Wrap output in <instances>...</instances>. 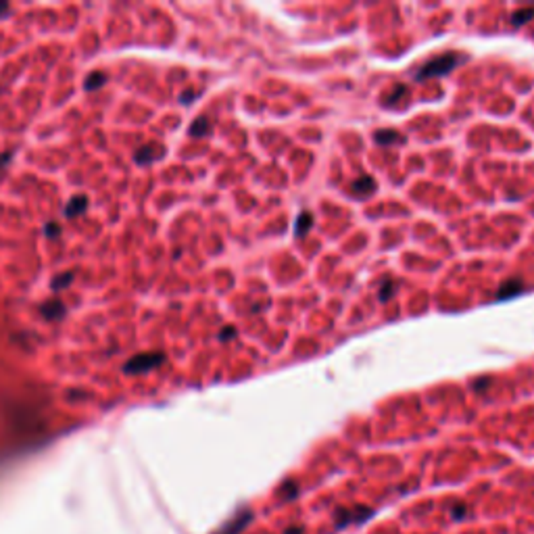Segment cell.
Segmentation results:
<instances>
[{
	"label": "cell",
	"mask_w": 534,
	"mask_h": 534,
	"mask_svg": "<svg viewBox=\"0 0 534 534\" xmlns=\"http://www.w3.org/2000/svg\"><path fill=\"white\" fill-rule=\"evenodd\" d=\"M459 61V56L453 54V52H449V54H441V56H436L432 58V61L426 63L420 71H418V79H424V77H436V75H443V73H449L451 69H453Z\"/></svg>",
	"instance_id": "6da1fadb"
},
{
	"label": "cell",
	"mask_w": 534,
	"mask_h": 534,
	"mask_svg": "<svg viewBox=\"0 0 534 534\" xmlns=\"http://www.w3.org/2000/svg\"><path fill=\"white\" fill-rule=\"evenodd\" d=\"M161 361H163V355H152V353L138 355V357L129 359L125 363V372L127 374H144V372L152 370V367H157Z\"/></svg>",
	"instance_id": "7a4b0ae2"
},
{
	"label": "cell",
	"mask_w": 534,
	"mask_h": 534,
	"mask_svg": "<svg viewBox=\"0 0 534 534\" xmlns=\"http://www.w3.org/2000/svg\"><path fill=\"white\" fill-rule=\"evenodd\" d=\"M353 190L355 192H357L359 196H370L374 190H376V184H374V180L370 175H363V177H359V180H355V184H353Z\"/></svg>",
	"instance_id": "3957f363"
},
{
	"label": "cell",
	"mask_w": 534,
	"mask_h": 534,
	"mask_svg": "<svg viewBox=\"0 0 534 534\" xmlns=\"http://www.w3.org/2000/svg\"><path fill=\"white\" fill-rule=\"evenodd\" d=\"M522 290H524V284H522L520 280L505 282L503 286H501V290L497 292V299H507V296H514V294H518V292H522Z\"/></svg>",
	"instance_id": "277c9868"
},
{
	"label": "cell",
	"mask_w": 534,
	"mask_h": 534,
	"mask_svg": "<svg viewBox=\"0 0 534 534\" xmlns=\"http://www.w3.org/2000/svg\"><path fill=\"white\" fill-rule=\"evenodd\" d=\"M163 155V150L161 146H142L140 152H138V163H148V161H155Z\"/></svg>",
	"instance_id": "5b68a950"
},
{
	"label": "cell",
	"mask_w": 534,
	"mask_h": 534,
	"mask_svg": "<svg viewBox=\"0 0 534 534\" xmlns=\"http://www.w3.org/2000/svg\"><path fill=\"white\" fill-rule=\"evenodd\" d=\"M374 140L378 142V144H390V142H399L401 136H399V132H395V129H380V132L374 136Z\"/></svg>",
	"instance_id": "8992f818"
},
{
	"label": "cell",
	"mask_w": 534,
	"mask_h": 534,
	"mask_svg": "<svg viewBox=\"0 0 534 534\" xmlns=\"http://www.w3.org/2000/svg\"><path fill=\"white\" fill-rule=\"evenodd\" d=\"M86 209V200L81 198V196H77V198H73L71 200V205L65 209V215H69V217H75L77 213H81Z\"/></svg>",
	"instance_id": "52a82bcc"
},
{
	"label": "cell",
	"mask_w": 534,
	"mask_h": 534,
	"mask_svg": "<svg viewBox=\"0 0 534 534\" xmlns=\"http://www.w3.org/2000/svg\"><path fill=\"white\" fill-rule=\"evenodd\" d=\"M532 15H534V8H522V10H518V13L512 15V23L514 25H522V23H526L528 19H532Z\"/></svg>",
	"instance_id": "ba28073f"
},
{
	"label": "cell",
	"mask_w": 534,
	"mask_h": 534,
	"mask_svg": "<svg viewBox=\"0 0 534 534\" xmlns=\"http://www.w3.org/2000/svg\"><path fill=\"white\" fill-rule=\"evenodd\" d=\"M42 311H44V315H46V317L56 319V317H61V315H63V311H65V309H63V305H61V303H50V305H46Z\"/></svg>",
	"instance_id": "9c48e42d"
},
{
	"label": "cell",
	"mask_w": 534,
	"mask_h": 534,
	"mask_svg": "<svg viewBox=\"0 0 534 534\" xmlns=\"http://www.w3.org/2000/svg\"><path fill=\"white\" fill-rule=\"evenodd\" d=\"M209 129V121L205 119V117H200V119L194 121V125L190 127V134H194V136H203L205 132Z\"/></svg>",
	"instance_id": "30bf717a"
},
{
	"label": "cell",
	"mask_w": 534,
	"mask_h": 534,
	"mask_svg": "<svg viewBox=\"0 0 534 534\" xmlns=\"http://www.w3.org/2000/svg\"><path fill=\"white\" fill-rule=\"evenodd\" d=\"M106 79V75L104 73H100V71H96V73H92L90 77H88V81H86V88L88 90H94V88H98V86H102V81Z\"/></svg>",
	"instance_id": "8fae6325"
},
{
	"label": "cell",
	"mask_w": 534,
	"mask_h": 534,
	"mask_svg": "<svg viewBox=\"0 0 534 534\" xmlns=\"http://www.w3.org/2000/svg\"><path fill=\"white\" fill-rule=\"evenodd\" d=\"M311 223H313V219H311V213H303V215H301V219H299V223H296V234H299V236H303L305 228H307V225H311Z\"/></svg>",
	"instance_id": "7c38bea8"
},
{
	"label": "cell",
	"mask_w": 534,
	"mask_h": 534,
	"mask_svg": "<svg viewBox=\"0 0 534 534\" xmlns=\"http://www.w3.org/2000/svg\"><path fill=\"white\" fill-rule=\"evenodd\" d=\"M71 278H73V274H63V276H58L56 280H54V288L56 290H61V288H65L67 284L71 282Z\"/></svg>",
	"instance_id": "4fadbf2b"
},
{
	"label": "cell",
	"mask_w": 534,
	"mask_h": 534,
	"mask_svg": "<svg viewBox=\"0 0 534 534\" xmlns=\"http://www.w3.org/2000/svg\"><path fill=\"white\" fill-rule=\"evenodd\" d=\"M390 292H393V284L388 282V286H386V288H382V292H380V301H386Z\"/></svg>",
	"instance_id": "5bb4252c"
},
{
	"label": "cell",
	"mask_w": 534,
	"mask_h": 534,
	"mask_svg": "<svg viewBox=\"0 0 534 534\" xmlns=\"http://www.w3.org/2000/svg\"><path fill=\"white\" fill-rule=\"evenodd\" d=\"M46 232H48V236H56V232H58V225H46Z\"/></svg>",
	"instance_id": "9a60e30c"
},
{
	"label": "cell",
	"mask_w": 534,
	"mask_h": 534,
	"mask_svg": "<svg viewBox=\"0 0 534 534\" xmlns=\"http://www.w3.org/2000/svg\"><path fill=\"white\" fill-rule=\"evenodd\" d=\"M6 8H8V4H0V13H4Z\"/></svg>",
	"instance_id": "2e32d148"
}]
</instances>
